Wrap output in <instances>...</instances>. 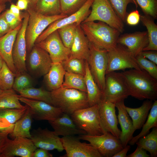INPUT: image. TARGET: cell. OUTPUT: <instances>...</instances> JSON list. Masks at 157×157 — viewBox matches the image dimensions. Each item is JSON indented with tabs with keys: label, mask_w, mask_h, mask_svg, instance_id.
Masks as SVG:
<instances>
[{
	"label": "cell",
	"mask_w": 157,
	"mask_h": 157,
	"mask_svg": "<svg viewBox=\"0 0 157 157\" xmlns=\"http://www.w3.org/2000/svg\"><path fill=\"white\" fill-rule=\"evenodd\" d=\"M127 84L129 95L140 100L157 99V80L144 69H134L121 72Z\"/></svg>",
	"instance_id": "obj_1"
},
{
	"label": "cell",
	"mask_w": 157,
	"mask_h": 157,
	"mask_svg": "<svg viewBox=\"0 0 157 157\" xmlns=\"http://www.w3.org/2000/svg\"><path fill=\"white\" fill-rule=\"evenodd\" d=\"M80 26L89 42L100 49L110 51L117 45L121 33L103 22H83Z\"/></svg>",
	"instance_id": "obj_2"
},
{
	"label": "cell",
	"mask_w": 157,
	"mask_h": 157,
	"mask_svg": "<svg viewBox=\"0 0 157 157\" xmlns=\"http://www.w3.org/2000/svg\"><path fill=\"white\" fill-rule=\"evenodd\" d=\"M51 92L53 106L60 108L63 113L70 115L90 106L85 92L62 87Z\"/></svg>",
	"instance_id": "obj_3"
},
{
	"label": "cell",
	"mask_w": 157,
	"mask_h": 157,
	"mask_svg": "<svg viewBox=\"0 0 157 157\" xmlns=\"http://www.w3.org/2000/svg\"><path fill=\"white\" fill-rule=\"evenodd\" d=\"M26 10L29 15L26 31V48L27 51L29 53L35 45L37 39L50 24L68 16L63 13L56 15H45L28 6Z\"/></svg>",
	"instance_id": "obj_4"
},
{
	"label": "cell",
	"mask_w": 157,
	"mask_h": 157,
	"mask_svg": "<svg viewBox=\"0 0 157 157\" xmlns=\"http://www.w3.org/2000/svg\"><path fill=\"white\" fill-rule=\"evenodd\" d=\"M99 104L78 110L70 115L77 126L91 136L102 135L105 133L102 129L99 113Z\"/></svg>",
	"instance_id": "obj_5"
},
{
	"label": "cell",
	"mask_w": 157,
	"mask_h": 157,
	"mask_svg": "<svg viewBox=\"0 0 157 157\" xmlns=\"http://www.w3.org/2000/svg\"><path fill=\"white\" fill-rule=\"evenodd\" d=\"M89 16L83 22L99 21L118 30L124 31L123 22L117 14L108 0H93Z\"/></svg>",
	"instance_id": "obj_6"
},
{
	"label": "cell",
	"mask_w": 157,
	"mask_h": 157,
	"mask_svg": "<svg viewBox=\"0 0 157 157\" xmlns=\"http://www.w3.org/2000/svg\"><path fill=\"white\" fill-rule=\"evenodd\" d=\"M129 96L127 84L121 72L114 71L106 75L105 87L101 99L116 104Z\"/></svg>",
	"instance_id": "obj_7"
},
{
	"label": "cell",
	"mask_w": 157,
	"mask_h": 157,
	"mask_svg": "<svg viewBox=\"0 0 157 157\" xmlns=\"http://www.w3.org/2000/svg\"><path fill=\"white\" fill-rule=\"evenodd\" d=\"M89 45L90 53L87 61L95 81L103 92L105 87L108 52L90 42Z\"/></svg>",
	"instance_id": "obj_8"
},
{
	"label": "cell",
	"mask_w": 157,
	"mask_h": 157,
	"mask_svg": "<svg viewBox=\"0 0 157 157\" xmlns=\"http://www.w3.org/2000/svg\"><path fill=\"white\" fill-rule=\"evenodd\" d=\"M108 60L106 75L119 70L127 69H142L135 57L124 47L118 44L112 51L108 52Z\"/></svg>",
	"instance_id": "obj_9"
},
{
	"label": "cell",
	"mask_w": 157,
	"mask_h": 157,
	"mask_svg": "<svg viewBox=\"0 0 157 157\" xmlns=\"http://www.w3.org/2000/svg\"><path fill=\"white\" fill-rule=\"evenodd\" d=\"M78 137L88 141L103 157H113L124 148L119 139L109 133L96 136L80 135Z\"/></svg>",
	"instance_id": "obj_10"
},
{
	"label": "cell",
	"mask_w": 157,
	"mask_h": 157,
	"mask_svg": "<svg viewBox=\"0 0 157 157\" xmlns=\"http://www.w3.org/2000/svg\"><path fill=\"white\" fill-rule=\"evenodd\" d=\"M93 1V0H87L74 13L57 20L50 24L37 39L35 44L42 41L51 33L62 27L74 23L80 25L90 15L91 10L90 8Z\"/></svg>",
	"instance_id": "obj_11"
},
{
	"label": "cell",
	"mask_w": 157,
	"mask_h": 157,
	"mask_svg": "<svg viewBox=\"0 0 157 157\" xmlns=\"http://www.w3.org/2000/svg\"><path fill=\"white\" fill-rule=\"evenodd\" d=\"M23 16L22 25L17 34L12 51L13 59L17 73L27 71L26 31L29 17L28 13H25Z\"/></svg>",
	"instance_id": "obj_12"
},
{
	"label": "cell",
	"mask_w": 157,
	"mask_h": 157,
	"mask_svg": "<svg viewBox=\"0 0 157 157\" xmlns=\"http://www.w3.org/2000/svg\"><path fill=\"white\" fill-rule=\"evenodd\" d=\"M19 99L28 106L33 119L37 120L50 121L63 113L61 109L45 102L19 96Z\"/></svg>",
	"instance_id": "obj_13"
},
{
	"label": "cell",
	"mask_w": 157,
	"mask_h": 157,
	"mask_svg": "<svg viewBox=\"0 0 157 157\" xmlns=\"http://www.w3.org/2000/svg\"><path fill=\"white\" fill-rule=\"evenodd\" d=\"M35 45L48 53L52 63L62 62L70 56V49L64 45L57 30Z\"/></svg>",
	"instance_id": "obj_14"
},
{
	"label": "cell",
	"mask_w": 157,
	"mask_h": 157,
	"mask_svg": "<svg viewBox=\"0 0 157 157\" xmlns=\"http://www.w3.org/2000/svg\"><path fill=\"white\" fill-rule=\"evenodd\" d=\"M62 144L66 154L64 157H102L97 150L90 143L81 142L75 135L62 137Z\"/></svg>",
	"instance_id": "obj_15"
},
{
	"label": "cell",
	"mask_w": 157,
	"mask_h": 157,
	"mask_svg": "<svg viewBox=\"0 0 157 157\" xmlns=\"http://www.w3.org/2000/svg\"><path fill=\"white\" fill-rule=\"evenodd\" d=\"M29 53L26 62L27 69L35 76H44L48 72L52 63L49 54L35 45Z\"/></svg>",
	"instance_id": "obj_16"
},
{
	"label": "cell",
	"mask_w": 157,
	"mask_h": 157,
	"mask_svg": "<svg viewBox=\"0 0 157 157\" xmlns=\"http://www.w3.org/2000/svg\"><path fill=\"white\" fill-rule=\"evenodd\" d=\"M31 139L16 137L12 140L7 138L0 157H32L37 149Z\"/></svg>",
	"instance_id": "obj_17"
},
{
	"label": "cell",
	"mask_w": 157,
	"mask_h": 157,
	"mask_svg": "<svg viewBox=\"0 0 157 157\" xmlns=\"http://www.w3.org/2000/svg\"><path fill=\"white\" fill-rule=\"evenodd\" d=\"M99 105V113L101 127L104 132L109 133L119 139L121 131L117 125L115 104L101 99Z\"/></svg>",
	"instance_id": "obj_18"
},
{
	"label": "cell",
	"mask_w": 157,
	"mask_h": 157,
	"mask_svg": "<svg viewBox=\"0 0 157 157\" xmlns=\"http://www.w3.org/2000/svg\"><path fill=\"white\" fill-rule=\"evenodd\" d=\"M31 140L37 148L47 150L56 149L59 152L64 150L61 138L53 131L47 128L39 127L31 133Z\"/></svg>",
	"instance_id": "obj_19"
},
{
	"label": "cell",
	"mask_w": 157,
	"mask_h": 157,
	"mask_svg": "<svg viewBox=\"0 0 157 157\" xmlns=\"http://www.w3.org/2000/svg\"><path fill=\"white\" fill-rule=\"evenodd\" d=\"M117 43L125 47L135 57L140 54L148 44L147 31L122 34L119 36Z\"/></svg>",
	"instance_id": "obj_20"
},
{
	"label": "cell",
	"mask_w": 157,
	"mask_h": 157,
	"mask_svg": "<svg viewBox=\"0 0 157 157\" xmlns=\"http://www.w3.org/2000/svg\"><path fill=\"white\" fill-rule=\"evenodd\" d=\"M57 135L63 137L86 134L84 131L78 128L70 115L63 113L55 119L48 121Z\"/></svg>",
	"instance_id": "obj_21"
},
{
	"label": "cell",
	"mask_w": 157,
	"mask_h": 157,
	"mask_svg": "<svg viewBox=\"0 0 157 157\" xmlns=\"http://www.w3.org/2000/svg\"><path fill=\"white\" fill-rule=\"evenodd\" d=\"M22 25V23L15 28L0 38V55L15 74H17V71L13 59L12 51L17 34Z\"/></svg>",
	"instance_id": "obj_22"
},
{
	"label": "cell",
	"mask_w": 157,
	"mask_h": 157,
	"mask_svg": "<svg viewBox=\"0 0 157 157\" xmlns=\"http://www.w3.org/2000/svg\"><path fill=\"white\" fill-rule=\"evenodd\" d=\"M124 100L115 104L118 110L117 116L118 122L121 129L119 139L124 147L126 146L133 137L134 131L132 120L127 113Z\"/></svg>",
	"instance_id": "obj_23"
},
{
	"label": "cell",
	"mask_w": 157,
	"mask_h": 157,
	"mask_svg": "<svg viewBox=\"0 0 157 157\" xmlns=\"http://www.w3.org/2000/svg\"><path fill=\"white\" fill-rule=\"evenodd\" d=\"M89 44L80 25H78L74 40L70 49V56L87 61L90 53Z\"/></svg>",
	"instance_id": "obj_24"
},
{
	"label": "cell",
	"mask_w": 157,
	"mask_h": 157,
	"mask_svg": "<svg viewBox=\"0 0 157 157\" xmlns=\"http://www.w3.org/2000/svg\"><path fill=\"white\" fill-rule=\"evenodd\" d=\"M65 72L61 62L52 63L49 70L44 77V82L49 91H51L62 86Z\"/></svg>",
	"instance_id": "obj_25"
},
{
	"label": "cell",
	"mask_w": 157,
	"mask_h": 157,
	"mask_svg": "<svg viewBox=\"0 0 157 157\" xmlns=\"http://www.w3.org/2000/svg\"><path fill=\"white\" fill-rule=\"evenodd\" d=\"M152 101H144L137 108H131L125 106L126 110L132 119L134 131L142 127L145 122L152 105Z\"/></svg>",
	"instance_id": "obj_26"
},
{
	"label": "cell",
	"mask_w": 157,
	"mask_h": 157,
	"mask_svg": "<svg viewBox=\"0 0 157 157\" xmlns=\"http://www.w3.org/2000/svg\"><path fill=\"white\" fill-rule=\"evenodd\" d=\"M84 76L88 103L90 106L98 104L101 99L102 92L95 81L90 72L87 61L85 63Z\"/></svg>",
	"instance_id": "obj_27"
},
{
	"label": "cell",
	"mask_w": 157,
	"mask_h": 157,
	"mask_svg": "<svg viewBox=\"0 0 157 157\" xmlns=\"http://www.w3.org/2000/svg\"><path fill=\"white\" fill-rule=\"evenodd\" d=\"M33 119L28 106L27 109L23 116L15 123L13 131L9 135L12 139L16 137L30 139L31 133L30 130Z\"/></svg>",
	"instance_id": "obj_28"
},
{
	"label": "cell",
	"mask_w": 157,
	"mask_h": 157,
	"mask_svg": "<svg viewBox=\"0 0 157 157\" xmlns=\"http://www.w3.org/2000/svg\"><path fill=\"white\" fill-rule=\"evenodd\" d=\"M140 20L146 27L148 38V44L143 51H157V25L149 16L140 15Z\"/></svg>",
	"instance_id": "obj_29"
},
{
	"label": "cell",
	"mask_w": 157,
	"mask_h": 157,
	"mask_svg": "<svg viewBox=\"0 0 157 157\" xmlns=\"http://www.w3.org/2000/svg\"><path fill=\"white\" fill-rule=\"evenodd\" d=\"M157 127V100H156L153 103L147 121L142 126L141 131L138 134L133 137L129 142V144L131 145H134L140 138L148 134L151 129Z\"/></svg>",
	"instance_id": "obj_30"
},
{
	"label": "cell",
	"mask_w": 157,
	"mask_h": 157,
	"mask_svg": "<svg viewBox=\"0 0 157 157\" xmlns=\"http://www.w3.org/2000/svg\"><path fill=\"white\" fill-rule=\"evenodd\" d=\"M33 8L37 12L46 16L61 13L60 0H39Z\"/></svg>",
	"instance_id": "obj_31"
},
{
	"label": "cell",
	"mask_w": 157,
	"mask_h": 157,
	"mask_svg": "<svg viewBox=\"0 0 157 157\" xmlns=\"http://www.w3.org/2000/svg\"><path fill=\"white\" fill-rule=\"evenodd\" d=\"M137 146L149 152L152 157L157 156V127L140 138L135 143Z\"/></svg>",
	"instance_id": "obj_32"
},
{
	"label": "cell",
	"mask_w": 157,
	"mask_h": 157,
	"mask_svg": "<svg viewBox=\"0 0 157 157\" xmlns=\"http://www.w3.org/2000/svg\"><path fill=\"white\" fill-rule=\"evenodd\" d=\"M18 92L20 96L43 101L53 106L51 92L43 88L31 87L22 90Z\"/></svg>",
	"instance_id": "obj_33"
},
{
	"label": "cell",
	"mask_w": 157,
	"mask_h": 157,
	"mask_svg": "<svg viewBox=\"0 0 157 157\" xmlns=\"http://www.w3.org/2000/svg\"><path fill=\"white\" fill-rule=\"evenodd\" d=\"M19 96L13 88L3 90L0 95V108H22Z\"/></svg>",
	"instance_id": "obj_34"
},
{
	"label": "cell",
	"mask_w": 157,
	"mask_h": 157,
	"mask_svg": "<svg viewBox=\"0 0 157 157\" xmlns=\"http://www.w3.org/2000/svg\"><path fill=\"white\" fill-rule=\"evenodd\" d=\"M65 80L62 87L74 89L86 92L84 76L80 74L65 72Z\"/></svg>",
	"instance_id": "obj_35"
},
{
	"label": "cell",
	"mask_w": 157,
	"mask_h": 157,
	"mask_svg": "<svg viewBox=\"0 0 157 157\" xmlns=\"http://www.w3.org/2000/svg\"><path fill=\"white\" fill-rule=\"evenodd\" d=\"M85 60L70 56L61 63L65 72L84 76Z\"/></svg>",
	"instance_id": "obj_36"
},
{
	"label": "cell",
	"mask_w": 157,
	"mask_h": 157,
	"mask_svg": "<svg viewBox=\"0 0 157 157\" xmlns=\"http://www.w3.org/2000/svg\"><path fill=\"white\" fill-rule=\"evenodd\" d=\"M15 75L3 60L0 70V88L1 89L4 90L12 88Z\"/></svg>",
	"instance_id": "obj_37"
},
{
	"label": "cell",
	"mask_w": 157,
	"mask_h": 157,
	"mask_svg": "<svg viewBox=\"0 0 157 157\" xmlns=\"http://www.w3.org/2000/svg\"><path fill=\"white\" fill-rule=\"evenodd\" d=\"M78 25L74 23L65 26L57 30L63 44L68 48L70 49L73 43L76 28Z\"/></svg>",
	"instance_id": "obj_38"
},
{
	"label": "cell",
	"mask_w": 157,
	"mask_h": 157,
	"mask_svg": "<svg viewBox=\"0 0 157 157\" xmlns=\"http://www.w3.org/2000/svg\"><path fill=\"white\" fill-rule=\"evenodd\" d=\"M28 108L25 105L22 108H0V117L6 119L11 124L15 123L24 115Z\"/></svg>",
	"instance_id": "obj_39"
},
{
	"label": "cell",
	"mask_w": 157,
	"mask_h": 157,
	"mask_svg": "<svg viewBox=\"0 0 157 157\" xmlns=\"http://www.w3.org/2000/svg\"><path fill=\"white\" fill-rule=\"evenodd\" d=\"M33 86V80L26 72L18 73L16 74L12 88L15 91L19 92Z\"/></svg>",
	"instance_id": "obj_40"
},
{
	"label": "cell",
	"mask_w": 157,
	"mask_h": 157,
	"mask_svg": "<svg viewBox=\"0 0 157 157\" xmlns=\"http://www.w3.org/2000/svg\"><path fill=\"white\" fill-rule=\"evenodd\" d=\"M87 0H60L61 13L69 16L78 11Z\"/></svg>",
	"instance_id": "obj_41"
},
{
	"label": "cell",
	"mask_w": 157,
	"mask_h": 157,
	"mask_svg": "<svg viewBox=\"0 0 157 157\" xmlns=\"http://www.w3.org/2000/svg\"><path fill=\"white\" fill-rule=\"evenodd\" d=\"M144 15L153 19L157 18V0H135Z\"/></svg>",
	"instance_id": "obj_42"
},
{
	"label": "cell",
	"mask_w": 157,
	"mask_h": 157,
	"mask_svg": "<svg viewBox=\"0 0 157 157\" xmlns=\"http://www.w3.org/2000/svg\"><path fill=\"white\" fill-rule=\"evenodd\" d=\"M112 6L123 22L126 21L127 13L126 8L130 3L135 4L133 0H108Z\"/></svg>",
	"instance_id": "obj_43"
},
{
	"label": "cell",
	"mask_w": 157,
	"mask_h": 157,
	"mask_svg": "<svg viewBox=\"0 0 157 157\" xmlns=\"http://www.w3.org/2000/svg\"><path fill=\"white\" fill-rule=\"evenodd\" d=\"M135 58L137 63L141 69L146 71L152 77L157 80V65L140 54Z\"/></svg>",
	"instance_id": "obj_44"
},
{
	"label": "cell",
	"mask_w": 157,
	"mask_h": 157,
	"mask_svg": "<svg viewBox=\"0 0 157 157\" xmlns=\"http://www.w3.org/2000/svg\"><path fill=\"white\" fill-rule=\"evenodd\" d=\"M6 21L13 30L22 23V20L17 17L8 9L2 13Z\"/></svg>",
	"instance_id": "obj_45"
},
{
	"label": "cell",
	"mask_w": 157,
	"mask_h": 157,
	"mask_svg": "<svg viewBox=\"0 0 157 157\" xmlns=\"http://www.w3.org/2000/svg\"><path fill=\"white\" fill-rule=\"evenodd\" d=\"M140 15L138 10H135L127 14L126 20L127 24L130 26L138 24L140 20Z\"/></svg>",
	"instance_id": "obj_46"
},
{
	"label": "cell",
	"mask_w": 157,
	"mask_h": 157,
	"mask_svg": "<svg viewBox=\"0 0 157 157\" xmlns=\"http://www.w3.org/2000/svg\"><path fill=\"white\" fill-rule=\"evenodd\" d=\"M12 30L6 21L3 14L0 15V38Z\"/></svg>",
	"instance_id": "obj_47"
},
{
	"label": "cell",
	"mask_w": 157,
	"mask_h": 157,
	"mask_svg": "<svg viewBox=\"0 0 157 157\" xmlns=\"http://www.w3.org/2000/svg\"><path fill=\"white\" fill-rule=\"evenodd\" d=\"M157 65V51L155 50L143 51L140 54Z\"/></svg>",
	"instance_id": "obj_48"
},
{
	"label": "cell",
	"mask_w": 157,
	"mask_h": 157,
	"mask_svg": "<svg viewBox=\"0 0 157 157\" xmlns=\"http://www.w3.org/2000/svg\"><path fill=\"white\" fill-rule=\"evenodd\" d=\"M150 155L148 154L145 150L137 146L135 150L132 153L127 156V157H148Z\"/></svg>",
	"instance_id": "obj_49"
},
{
	"label": "cell",
	"mask_w": 157,
	"mask_h": 157,
	"mask_svg": "<svg viewBox=\"0 0 157 157\" xmlns=\"http://www.w3.org/2000/svg\"><path fill=\"white\" fill-rule=\"evenodd\" d=\"M13 129L4 131L0 130V155L6 140L9 134L12 132Z\"/></svg>",
	"instance_id": "obj_50"
},
{
	"label": "cell",
	"mask_w": 157,
	"mask_h": 157,
	"mask_svg": "<svg viewBox=\"0 0 157 157\" xmlns=\"http://www.w3.org/2000/svg\"><path fill=\"white\" fill-rule=\"evenodd\" d=\"M53 155L48 150L40 148H37L33 154L32 157H52Z\"/></svg>",
	"instance_id": "obj_51"
},
{
	"label": "cell",
	"mask_w": 157,
	"mask_h": 157,
	"mask_svg": "<svg viewBox=\"0 0 157 157\" xmlns=\"http://www.w3.org/2000/svg\"><path fill=\"white\" fill-rule=\"evenodd\" d=\"M14 124H10L5 119L0 117V130L4 131L13 129Z\"/></svg>",
	"instance_id": "obj_52"
},
{
	"label": "cell",
	"mask_w": 157,
	"mask_h": 157,
	"mask_svg": "<svg viewBox=\"0 0 157 157\" xmlns=\"http://www.w3.org/2000/svg\"><path fill=\"white\" fill-rule=\"evenodd\" d=\"M10 12L19 18L22 19L20 10L13 3H11L9 9Z\"/></svg>",
	"instance_id": "obj_53"
},
{
	"label": "cell",
	"mask_w": 157,
	"mask_h": 157,
	"mask_svg": "<svg viewBox=\"0 0 157 157\" xmlns=\"http://www.w3.org/2000/svg\"><path fill=\"white\" fill-rule=\"evenodd\" d=\"M131 146L129 145H127L122 149L120 151L115 154L113 157H126L128 151L130 149Z\"/></svg>",
	"instance_id": "obj_54"
},
{
	"label": "cell",
	"mask_w": 157,
	"mask_h": 157,
	"mask_svg": "<svg viewBox=\"0 0 157 157\" xmlns=\"http://www.w3.org/2000/svg\"><path fill=\"white\" fill-rule=\"evenodd\" d=\"M28 0H18L16 5L20 10H26L28 7Z\"/></svg>",
	"instance_id": "obj_55"
},
{
	"label": "cell",
	"mask_w": 157,
	"mask_h": 157,
	"mask_svg": "<svg viewBox=\"0 0 157 157\" xmlns=\"http://www.w3.org/2000/svg\"><path fill=\"white\" fill-rule=\"evenodd\" d=\"M29 3L28 6L32 8L34 7L37 3L39 0H28Z\"/></svg>",
	"instance_id": "obj_56"
},
{
	"label": "cell",
	"mask_w": 157,
	"mask_h": 157,
	"mask_svg": "<svg viewBox=\"0 0 157 157\" xmlns=\"http://www.w3.org/2000/svg\"><path fill=\"white\" fill-rule=\"evenodd\" d=\"M6 8V5L3 4L0 5V15L1 14L3 10L5 9Z\"/></svg>",
	"instance_id": "obj_57"
},
{
	"label": "cell",
	"mask_w": 157,
	"mask_h": 157,
	"mask_svg": "<svg viewBox=\"0 0 157 157\" xmlns=\"http://www.w3.org/2000/svg\"><path fill=\"white\" fill-rule=\"evenodd\" d=\"M3 60V58L0 55V70L2 66Z\"/></svg>",
	"instance_id": "obj_58"
},
{
	"label": "cell",
	"mask_w": 157,
	"mask_h": 157,
	"mask_svg": "<svg viewBox=\"0 0 157 157\" xmlns=\"http://www.w3.org/2000/svg\"><path fill=\"white\" fill-rule=\"evenodd\" d=\"M7 2V0H0V5L3 4H5Z\"/></svg>",
	"instance_id": "obj_59"
},
{
	"label": "cell",
	"mask_w": 157,
	"mask_h": 157,
	"mask_svg": "<svg viewBox=\"0 0 157 157\" xmlns=\"http://www.w3.org/2000/svg\"><path fill=\"white\" fill-rule=\"evenodd\" d=\"M134 3H135V4L136 7H138V5L137 3H136V1H135V0H133Z\"/></svg>",
	"instance_id": "obj_60"
},
{
	"label": "cell",
	"mask_w": 157,
	"mask_h": 157,
	"mask_svg": "<svg viewBox=\"0 0 157 157\" xmlns=\"http://www.w3.org/2000/svg\"><path fill=\"white\" fill-rule=\"evenodd\" d=\"M3 91V90H1V89L0 88V95L2 93Z\"/></svg>",
	"instance_id": "obj_61"
},
{
	"label": "cell",
	"mask_w": 157,
	"mask_h": 157,
	"mask_svg": "<svg viewBox=\"0 0 157 157\" xmlns=\"http://www.w3.org/2000/svg\"><path fill=\"white\" fill-rule=\"evenodd\" d=\"M12 0H7V2H11Z\"/></svg>",
	"instance_id": "obj_62"
}]
</instances>
